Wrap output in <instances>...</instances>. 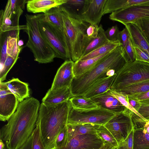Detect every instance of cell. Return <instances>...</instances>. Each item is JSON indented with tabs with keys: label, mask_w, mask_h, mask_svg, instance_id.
Here are the masks:
<instances>
[{
	"label": "cell",
	"mask_w": 149,
	"mask_h": 149,
	"mask_svg": "<svg viewBox=\"0 0 149 149\" xmlns=\"http://www.w3.org/2000/svg\"><path fill=\"white\" fill-rule=\"evenodd\" d=\"M90 1V0H67L62 6L71 15L81 19V16L86 10Z\"/></svg>",
	"instance_id": "obj_25"
},
{
	"label": "cell",
	"mask_w": 149,
	"mask_h": 149,
	"mask_svg": "<svg viewBox=\"0 0 149 149\" xmlns=\"http://www.w3.org/2000/svg\"><path fill=\"white\" fill-rule=\"evenodd\" d=\"M139 101L149 99V91L143 93L133 95Z\"/></svg>",
	"instance_id": "obj_47"
},
{
	"label": "cell",
	"mask_w": 149,
	"mask_h": 149,
	"mask_svg": "<svg viewBox=\"0 0 149 149\" xmlns=\"http://www.w3.org/2000/svg\"><path fill=\"white\" fill-rule=\"evenodd\" d=\"M25 17L27 29L25 30L28 36L26 46L33 53L35 61L40 63L52 62L56 55L40 33L37 14H27Z\"/></svg>",
	"instance_id": "obj_5"
},
{
	"label": "cell",
	"mask_w": 149,
	"mask_h": 149,
	"mask_svg": "<svg viewBox=\"0 0 149 149\" xmlns=\"http://www.w3.org/2000/svg\"><path fill=\"white\" fill-rule=\"evenodd\" d=\"M70 106L69 100L54 105L40 104L36 125L46 149L56 148L57 137L67 125Z\"/></svg>",
	"instance_id": "obj_3"
},
{
	"label": "cell",
	"mask_w": 149,
	"mask_h": 149,
	"mask_svg": "<svg viewBox=\"0 0 149 149\" xmlns=\"http://www.w3.org/2000/svg\"><path fill=\"white\" fill-rule=\"evenodd\" d=\"M149 17V4L146 3L132 6L114 12L109 15V19L124 25L136 20Z\"/></svg>",
	"instance_id": "obj_11"
},
{
	"label": "cell",
	"mask_w": 149,
	"mask_h": 149,
	"mask_svg": "<svg viewBox=\"0 0 149 149\" xmlns=\"http://www.w3.org/2000/svg\"><path fill=\"white\" fill-rule=\"evenodd\" d=\"M127 62L124 48L122 45L118 46L92 68L74 77L70 88L73 96L84 95L95 82L109 77V70L117 72Z\"/></svg>",
	"instance_id": "obj_2"
},
{
	"label": "cell",
	"mask_w": 149,
	"mask_h": 149,
	"mask_svg": "<svg viewBox=\"0 0 149 149\" xmlns=\"http://www.w3.org/2000/svg\"><path fill=\"white\" fill-rule=\"evenodd\" d=\"M116 91L132 95L146 92L149 91V79L126 86Z\"/></svg>",
	"instance_id": "obj_29"
},
{
	"label": "cell",
	"mask_w": 149,
	"mask_h": 149,
	"mask_svg": "<svg viewBox=\"0 0 149 149\" xmlns=\"http://www.w3.org/2000/svg\"><path fill=\"white\" fill-rule=\"evenodd\" d=\"M60 6L52 8L42 13L43 17L45 20L54 24L64 32L63 20Z\"/></svg>",
	"instance_id": "obj_28"
},
{
	"label": "cell",
	"mask_w": 149,
	"mask_h": 149,
	"mask_svg": "<svg viewBox=\"0 0 149 149\" xmlns=\"http://www.w3.org/2000/svg\"><path fill=\"white\" fill-rule=\"evenodd\" d=\"M24 44L23 41L22 40H19L18 42V45L19 46L21 47Z\"/></svg>",
	"instance_id": "obj_51"
},
{
	"label": "cell",
	"mask_w": 149,
	"mask_h": 149,
	"mask_svg": "<svg viewBox=\"0 0 149 149\" xmlns=\"http://www.w3.org/2000/svg\"><path fill=\"white\" fill-rule=\"evenodd\" d=\"M109 90L91 99L99 107L107 109L115 114L123 111L126 107L110 94Z\"/></svg>",
	"instance_id": "obj_16"
},
{
	"label": "cell",
	"mask_w": 149,
	"mask_h": 149,
	"mask_svg": "<svg viewBox=\"0 0 149 149\" xmlns=\"http://www.w3.org/2000/svg\"><path fill=\"white\" fill-rule=\"evenodd\" d=\"M9 90L16 97L19 102L29 97V91L28 84L18 78H13L6 82Z\"/></svg>",
	"instance_id": "obj_20"
},
{
	"label": "cell",
	"mask_w": 149,
	"mask_h": 149,
	"mask_svg": "<svg viewBox=\"0 0 149 149\" xmlns=\"http://www.w3.org/2000/svg\"><path fill=\"white\" fill-rule=\"evenodd\" d=\"M19 102L6 82L0 81V120H8L16 110Z\"/></svg>",
	"instance_id": "obj_12"
},
{
	"label": "cell",
	"mask_w": 149,
	"mask_h": 149,
	"mask_svg": "<svg viewBox=\"0 0 149 149\" xmlns=\"http://www.w3.org/2000/svg\"><path fill=\"white\" fill-rule=\"evenodd\" d=\"M135 61L145 62L149 63V56L146 52L137 47L133 46Z\"/></svg>",
	"instance_id": "obj_43"
},
{
	"label": "cell",
	"mask_w": 149,
	"mask_h": 149,
	"mask_svg": "<svg viewBox=\"0 0 149 149\" xmlns=\"http://www.w3.org/2000/svg\"><path fill=\"white\" fill-rule=\"evenodd\" d=\"M128 62L135 61L134 50L130 36L126 46L124 48Z\"/></svg>",
	"instance_id": "obj_42"
},
{
	"label": "cell",
	"mask_w": 149,
	"mask_h": 149,
	"mask_svg": "<svg viewBox=\"0 0 149 149\" xmlns=\"http://www.w3.org/2000/svg\"><path fill=\"white\" fill-rule=\"evenodd\" d=\"M72 97L69 87L55 89L50 88L43 98L42 102L46 105H55L68 101Z\"/></svg>",
	"instance_id": "obj_18"
},
{
	"label": "cell",
	"mask_w": 149,
	"mask_h": 149,
	"mask_svg": "<svg viewBox=\"0 0 149 149\" xmlns=\"http://www.w3.org/2000/svg\"><path fill=\"white\" fill-rule=\"evenodd\" d=\"M143 128L145 131L149 134V121L147 120Z\"/></svg>",
	"instance_id": "obj_49"
},
{
	"label": "cell",
	"mask_w": 149,
	"mask_h": 149,
	"mask_svg": "<svg viewBox=\"0 0 149 149\" xmlns=\"http://www.w3.org/2000/svg\"><path fill=\"white\" fill-rule=\"evenodd\" d=\"M115 115V113L101 107L88 110H77L73 108L70 103L67 124H93L104 125Z\"/></svg>",
	"instance_id": "obj_8"
},
{
	"label": "cell",
	"mask_w": 149,
	"mask_h": 149,
	"mask_svg": "<svg viewBox=\"0 0 149 149\" xmlns=\"http://www.w3.org/2000/svg\"><path fill=\"white\" fill-rule=\"evenodd\" d=\"M120 31L118 26L115 25L108 28L105 31V33L109 41H114L118 40Z\"/></svg>",
	"instance_id": "obj_39"
},
{
	"label": "cell",
	"mask_w": 149,
	"mask_h": 149,
	"mask_svg": "<svg viewBox=\"0 0 149 149\" xmlns=\"http://www.w3.org/2000/svg\"><path fill=\"white\" fill-rule=\"evenodd\" d=\"M53 149H58L57 148H54Z\"/></svg>",
	"instance_id": "obj_53"
},
{
	"label": "cell",
	"mask_w": 149,
	"mask_h": 149,
	"mask_svg": "<svg viewBox=\"0 0 149 149\" xmlns=\"http://www.w3.org/2000/svg\"><path fill=\"white\" fill-rule=\"evenodd\" d=\"M106 0H90L88 8L82 15L81 19L89 24L99 23L103 15L104 7Z\"/></svg>",
	"instance_id": "obj_15"
},
{
	"label": "cell",
	"mask_w": 149,
	"mask_h": 149,
	"mask_svg": "<svg viewBox=\"0 0 149 149\" xmlns=\"http://www.w3.org/2000/svg\"><path fill=\"white\" fill-rule=\"evenodd\" d=\"M132 112L126 108L115 116L104 125L117 142L118 145L125 140L134 129Z\"/></svg>",
	"instance_id": "obj_10"
},
{
	"label": "cell",
	"mask_w": 149,
	"mask_h": 149,
	"mask_svg": "<svg viewBox=\"0 0 149 149\" xmlns=\"http://www.w3.org/2000/svg\"><path fill=\"white\" fill-rule=\"evenodd\" d=\"M17 59L7 56L2 70L0 71V81L6 79L8 72L12 68Z\"/></svg>",
	"instance_id": "obj_38"
},
{
	"label": "cell",
	"mask_w": 149,
	"mask_h": 149,
	"mask_svg": "<svg viewBox=\"0 0 149 149\" xmlns=\"http://www.w3.org/2000/svg\"><path fill=\"white\" fill-rule=\"evenodd\" d=\"M116 75V73L111 77L100 79L93 84L83 95L87 98H91L103 93L110 89Z\"/></svg>",
	"instance_id": "obj_21"
},
{
	"label": "cell",
	"mask_w": 149,
	"mask_h": 149,
	"mask_svg": "<svg viewBox=\"0 0 149 149\" xmlns=\"http://www.w3.org/2000/svg\"><path fill=\"white\" fill-rule=\"evenodd\" d=\"M109 91L110 94L116 98L126 108L129 109L144 120H146L130 104L127 95L121 92L115 90L109 89Z\"/></svg>",
	"instance_id": "obj_33"
},
{
	"label": "cell",
	"mask_w": 149,
	"mask_h": 149,
	"mask_svg": "<svg viewBox=\"0 0 149 149\" xmlns=\"http://www.w3.org/2000/svg\"><path fill=\"white\" fill-rule=\"evenodd\" d=\"M100 125L93 124H67V134L65 146L68 141L77 135L88 133H96L97 129Z\"/></svg>",
	"instance_id": "obj_23"
},
{
	"label": "cell",
	"mask_w": 149,
	"mask_h": 149,
	"mask_svg": "<svg viewBox=\"0 0 149 149\" xmlns=\"http://www.w3.org/2000/svg\"><path fill=\"white\" fill-rule=\"evenodd\" d=\"M130 37L129 32L127 29L125 27L119 33L118 40L124 48L126 46Z\"/></svg>",
	"instance_id": "obj_45"
},
{
	"label": "cell",
	"mask_w": 149,
	"mask_h": 149,
	"mask_svg": "<svg viewBox=\"0 0 149 149\" xmlns=\"http://www.w3.org/2000/svg\"><path fill=\"white\" fill-rule=\"evenodd\" d=\"M149 79V63L136 61L127 62L116 73L110 89L117 91L126 86Z\"/></svg>",
	"instance_id": "obj_7"
},
{
	"label": "cell",
	"mask_w": 149,
	"mask_h": 149,
	"mask_svg": "<svg viewBox=\"0 0 149 149\" xmlns=\"http://www.w3.org/2000/svg\"><path fill=\"white\" fill-rule=\"evenodd\" d=\"M96 133L104 143L108 142L113 146H118L117 142L104 125H101L97 129Z\"/></svg>",
	"instance_id": "obj_34"
},
{
	"label": "cell",
	"mask_w": 149,
	"mask_h": 149,
	"mask_svg": "<svg viewBox=\"0 0 149 149\" xmlns=\"http://www.w3.org/2000/svg\"><path fill=\"white\" fill-rule=\"evenodd\" d=\"M74 62L72 60L65 61L58 69L53 82L51 89L64 87L70 88L74 77L73 72Z\"/></svg>",
	"instance_id": "obj_14"
},
{
	"label": "cell",
	"mask_w": 149,
	"mask_h": 149,
	"mask_svg": "<svg viewBox=\"0 0 149 149\" xmlns=\"http://www.w3.org/2000/svg\"><path fill=\"white\" fill-rule=\"evenodd\" d=\"M139 101L141 107L138 112L144 118L149 121V99Z\"/></svg>",
	"instance_id": "obj_41"
},
{
	"label": "cell",
	"mask_w": 149,
	"mask_h": 149,
	"mask_svg": "<svg viewBox=\"0 0 149 149\" xmlns=\"http://www.w3.org/2000/svg\"><path fill=\"white\" fill-rule=\"evenodd\" d=\"M133 149H149V134L143 128L134 129Z\"/></svg>",
	"instance_id": "obj_27"
},
{
	"label": "cell",
	"mask_w": 149,
	"mask_h": 149,
	"mask_svg": "<svg viewBox=\"0 0 149 149\" xmlns=\"http://www.w3.org/2000/svg\"><path fill=\"white\" fill-rule=\"evenodd\" d=\"M146 3L147 4H149V1L147 2Z\"/></svg>",
	"instance_id": "obj_52"
},
{
	"label": "cell",
	"mask_w": 149,
	"mask_h": 149,
	"mask_svg": "<svg viewBox=\"0 0 149 149\" xmlns=\"http://www.w3.org/2000/svg\"><path fill=\"white\" fill-rule=\"evenodd\" d=\"M104 144L96 133L77 135L60 149H99Z\"/></svg>",
	"instance_id": "obj_13"
},
{
	"label": "cell",
	"mask_w": 149,
	"mask_h": 149,
	"mask_svg": "<svg viewBox=\"0 0 149 149\" xmlns=\"http://www.w3.org/2000/svg\"><path fill=\"white\" fill-rule=\"evenodd\" d=\"M32 149H46L41 138L39 127L37 125L32 133Z\"/></svg>",
	"instance_id": "obj_37"
},
{
	"label": "cell",
	"mask_w": 149,
	"mask_h": 149,
	"mask_svg": "<svg viewBox=\"0 0 149 149\" xmlns=\"http://www.w3.org/2000/svg\"><path fill=\"white\" fill-rule=\"evenodd\" d=\"M67 0H31L27 1L26 9L29 12L33 13L47 12L52 8L61 6Z\"/></svg>",
	"instance_id": "obj_17"
},
{
	"label": "cell",
	"mask_w": 149,
	"mask_h": 149,
	"mask_svg": "<svg viewBox=\"0 0 149 149\" xmlns=\"http://www.w3.org/2000/svg\"><path fill=\"white\" fill-rule=\"evenodd\" d=\"M124 25L129 32L133 46L138 47L149 56V43L138 28L132 23H129Z\"/></svg>",
	"instance_id": "obj_19"
},
{
	"label": "cell",
	"mask_w": 149,
	"mask_h": 149,
	"mask_svg": "<svg viewBox=\"0 0 149 149\" xmlns=\"http://www.w3.org/2000/svg\"><path fill=\"white\" fill-rule=\"evenodd\" d=\"M109 42L110 41L108 40L105 35V31L102 26L100 24L99 26V29L97 37L92 40L86 48L82 57Z\"/></svg>",
	"instance_id": "obj_30"
},
{
	"label": "cell",
	"mask_w": 149,
	"mask_h": 149,
	"mask_svg": "<svg viewBox=\"0 0 149 149\" xmlns=\"http://www.w3.org/2000/svg\"><path fill=\"white\" fill-rule=\"evenodd\" d=\"M111 51L94 58L84 60H78L74 62L73 72L74 76L80 75L92 68Z\"/></svg>",
	"instance_id": "obj_22"
},
{
	"label": "cell",
	"mask_w": 149,
	"mask_h": 149,
	"mask_svg": "<svg viewBox=\"0 0 149 149\" xmlns=\"http://www.w3.org/2000/svg\"><path fill=\"white\" fill-rule=\"evenodd\" d=\"M135 24L149 43V17L138 19L132 22Z\"/></svg>",
	"instance_id": "obj_36"
},
{
	"label": "cell",
	"mask_w": 149,
	"mask_h": 149,
	"mask_svg": "<svg viewBox=\"0 0 149 149\" xmlns=\"http://www.w3.org/2000/svg\"><path fill=\"white\" fill-rule=\"evenodd\" d=\"M27 1L18 0L8 1L4 11L2 10L0 11V32L26 30V25H19V19Z\"/></svg>",
	"instance_id": "obj_9"
},
{
	"label": "cell",
	"mask_w": 149,
	"mask_h": 149,
	"mask_svg": "<svg viewBox=\"0 0 149 149\" xmlns=\"http://www.w3.org/2000/svg\"><path fill=\"white\" fill-rule=\"evenodd\" d=\"M149 0H106L103 15L137 4L147 2Z\"/></svg>",
	"instance_id": "obj_24"
},
{
	"label": "cell",
	"mask_w": 149,
	"mask_h": 149,
	"mask_svg": "<svg viewBox=\"0 0 149 149\" xmlns=\"http://www.w3.org/2000/svg\"><path fill=\"white\" fill-rule=\"evenodd\" d=\"M64 22V32L71 60H79L83 52L84 40L89 24L72 15L60 6Z\"/></svg>",
	"instance_id": "obj_4"
},
{
	"label": "cell",
	"mask_w": 149,
	"mask_h": 149,
	"mask_svg": "<svg viewBox=\"0 0 149 149\" xmlns=\"http://www.w3.org/2000/svg\"><path fill=\"white\" fill-rule=\"evenodd\" d=\"M117 147L118 146H113L108 142H105L99 149H117Z\"/></svg>",
	"instance_id": "obj_48"
},
{
	"label": "cell",
	"mask_w": 149,
	"mask_h": 149,
	"mask_svg": "<svg viewBox=\"0 0 149 149\" xmlns=\"http://www.w3.org/2000/svg\"><path fill=\"white\" fill-rule=\"evenodd\" d=\"M40 104L33 97L19 104L16 111L0 130V139L7 149H19L32 135L36 127Z\"/></svg>",
	"instance_id": "obj_1"
},
{
	"label": "cell",
	"mask_w": 149,
	"mask_h": 149,
	"mask_svg": "<svg viewBox=\"0 0 149 149\" xmlns=\"http://www.w3.org/2000/svg\"><path fill=\"white\" fill-rule=\"evenodd\" d=\"M40 33L55 52L56 58L71 60L64 32L52 23L45 20L42 14H37Z\"/></svg>",
	"instance_id": "obj_6"
},
{
	"label": "cell",
	"mask_w": 149,
	"mask_h": 149,
	"mask_svg": "<svg viewBox=\"0 0 149 149\" xmlns=\"http://www.w3.org/2000/svg\"><path fill=\"white\" fill-rule=\"evenodd\" d=\"M0 149H7L5 144L1 139H0Z\"/></svg>",
	"instance_id": "obj_50"
},
{
	"label": "cell",
	"mask_w": 149,
	"mask_h": 149,
	"mask_svg": "<svg viewBox=\"0 0 149 149\" xmlns=\"http://www.w3.org/2000/svg\"><path fill=\"white\" fill-rule=\"evenodd\" d=\"M134 129L127 137L118 144L117 149H133Z\"/></svg>",
	"instance_id": "obj_40"
},
{
	"label": "cell",
	"mask_w": 149,
	"mask_h": 149,
	"mask_svg": "<svg viewBox=\"0 0 149 149\" xmlns=\"http://www.w3.org/2000/svg\"><path fill=\"white\" fill-rule=\"evenodd\" d=\"M72 108L78 110H88L99 107L96 103L91 98L84 95L73 96L69 100Z\"/></svg>",
	"instance_id": "obj_26"
},
{
	"label": "cell",
	"mask_w": 149,
	"mask_h": 149,
	"mask_svg": "<svg viewBox=\"0 0 149 149\" xmlns=\"http://www.w3.org/2000/svg\"><path fill=\"white\" fill-rule=\"evenodd\" d=\"M129 103L131 106L138 112L141 107V103L139 100L135 96L127 95Z\"/></svg>",
	"instance_id": "obj_46"
},
{
	"label": "cell",
	"mask_w": 149,
	"mask_h": 149,
	"mask_svg": "<svg viewBox=\"0 0 149 149\" xmlns=\"http://www.w3.org/2000/svg\"><path fill=\"white\" fill-rule=\"evenodd\" d=\"M19 34L11 35L9 33L7 38L6 53L9 56L17 59L22 47L18 45Z\"/></svg>",
	"instance_id": "obj_32"
},
{
	"label": "cell",
	"mask_w": 149,
	"mask_h": 149,
	"mask_svg": "<svg viewBox=\"0 0 149 149\" xmlns=\"http://www.w3.org/2000/svg\"><path fill=\"white\" fill-rule=\"evenodd\" d=\"M99 29V26L98 25L90 24L89 25L86 30L84 38L83 52L89 43L97 37Z\"/></svg>",
	"instance_id": "obj_35"
},
{
	"label": "cell",
	"mask_w": 149,
	"mask_h": 149,
	"mask_svg": "<svg viewBox=\"0 0 149 149\" xmlns=\"http://www.w3.org/2000/svg\"><path fill=\"white\" fill-rule=\"evenodd\" d=\"M120 45L121 44L118 40L110 41L82 57L79 60H84L98 56L110 52Z\"/></svg>",
	"instance_id": "obj_31"
},
{
	"label": "cell",
	"mask_w": 149,
	"mask_h": 149,
	"mask_svg": "<svg viewBox=\"0 0 149 149\" xmlns=\"http://www.w3.org/2000/svg\"><path fill=\"white\" fill-rule=\"evenodd\" d=\"M67 134V129L66 126L60 132L57 137L56 141V148L60 149L64 146L66 140Z\"/></svg>",
	"instance_id": "obj_44"
}]
</instances>
